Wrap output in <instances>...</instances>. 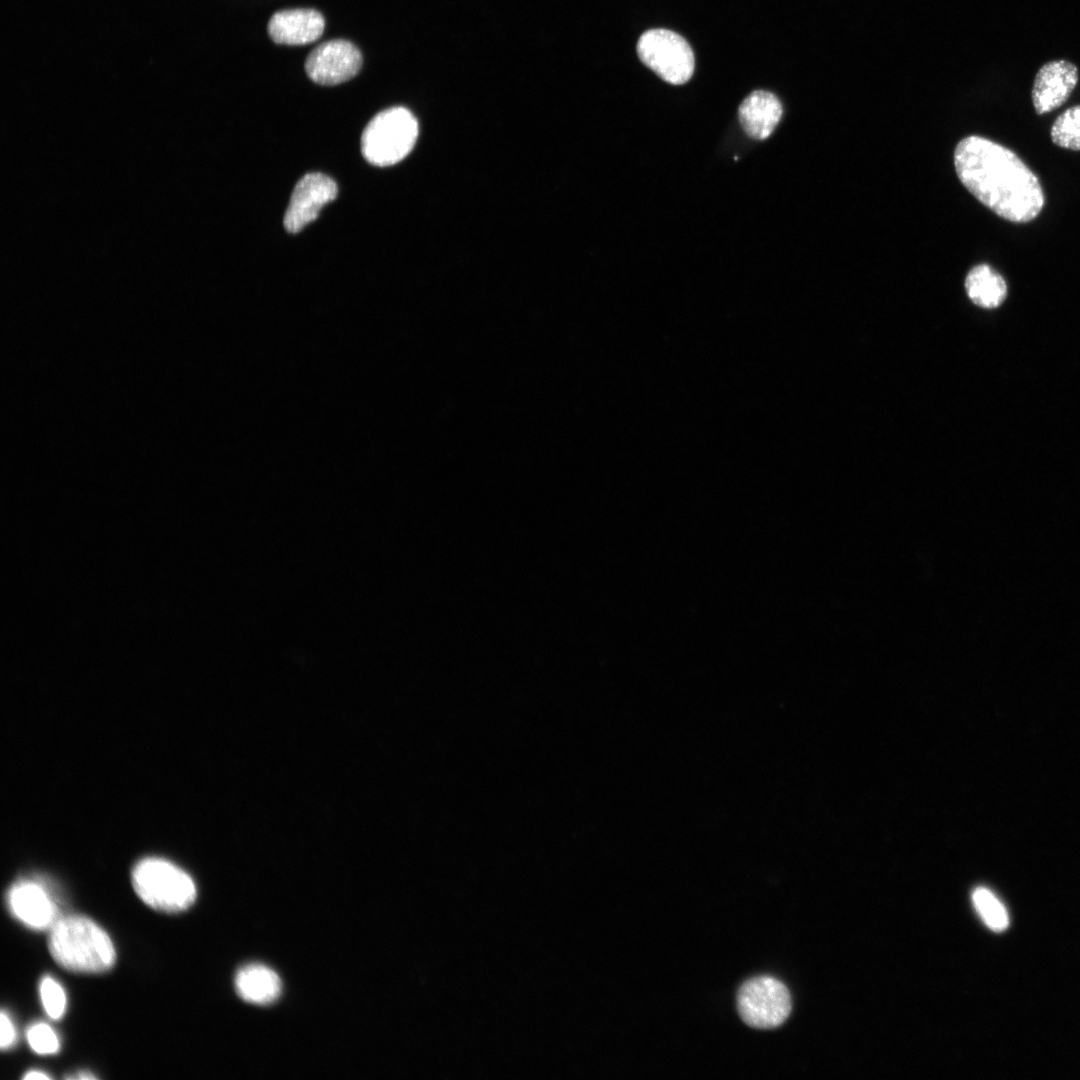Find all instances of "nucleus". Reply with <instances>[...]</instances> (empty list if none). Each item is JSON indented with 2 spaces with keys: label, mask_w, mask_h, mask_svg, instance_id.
Here are the masks:
<instances>
[{
  "label": "nucleus",
  "mask_w": 1080,
  "mask_h": 1080,
  "mask_svg": "<svg viewBox=\"0 0 1080 1080\" xmlns=\"http://www.w3.org/2000/svg\"><path fill=\"white\" fill-rule=\"evenodd\" d=\"M75 1078H77V1079H95V1076H93V1075H90V1074H86V1073H83V1074H81V1075L79 1074V1075H78L77 1077H75Z\"/></svg>",
  "instance_id": "21"
},
{
  "label": "nucleus",
  "mask_w": 1080,
  "mask_h": 1080,
  "mask_svg": "<svg viewBox=\"0 0 1080 1080\" xmlns=\"http://www.w3.org/2000/svg\"><path fill=\"white\" fill-rule=\"evenodd\" d=\"M636 50L640 61L667 83L684 84L694 73L693 50L687 40L674 31L647 30L640 36Z\"/></svg>",
  "instance_id": "5"
},
{
  "label": "nucleus",
  "mask_w": 1080,
  "mask_h": 1080,
  "mask_svg": "<svg viewBox=\"0 0 1080 1080\" xmlns=\"http://www.w3.org/2000/svg\"><path fill=\"white\" fill-rule=\"evenodd\" d=\"M965 289L970 300L983 308H996L1007 296L1004 278L987 264L973 267L965 279Z\"/></svg>",
  "instance_id": "14"
},
{
  "label": "nucleus",
  "mask_w": 1080,
  "mask_h": 1080,
  "mask_svg": "<svg viewBox=\"0 0 1080 1080\" xmlns=\"http://www.w3.org/2000/svg\"><path fill=\"white\" fill-rule=\"evenodd\" d=\"M324 28L323 15L311 8L277 11L270 17L267 25L271 40L284 45L312 43L322 36Z\"/></svg>",
  "instance_id": "10"
},
{
  "label": "nucleus",
  "mask_w": 1080,
  "mask_h": 1080,
  "mask_svg": "<svg viewBox=\"0 0 1080 1080\" xmlns=\"http://www.w3.org/2000/svg\"><path fill=\"white\" fill-rule=\"evenodd\" d=\"M1 1038L0 1045L2 1049L9 1048L15 1041V1029L14 1026L4 1011L1 1012Z\"/></svg>",
  "instance_id": "19"
},
{
  "label": "nucleus",
  "mask_w": 1080,
  "mask_h": 1080,
  "mask_svg": "<svg viewBox=\"0 0 1080 1080\" xmlns=\"http://www.w3.org/2000/svg\"><path fill=\"white\" fill-rule=\"evenodd\" d=\"M1051 139L1059 147L1080 150V105L1072 106L1061 113L1051 128Z\"/></svg>",
  "instance_id": "16"
},
{
  "label": "nucleus",
  "mask_w": 1080,
  "mask_h": 1080,
  "mask_svg": "<svg viewBox=\"0 0 1080 1080\" xmlns=\"http://www.w3.org/2000/svg\"><path fill=\"white\" fill-rule=\"evenodd\" d=\"M8 905L18 920L33 929L51 928L58 919L48 892L36 882L15 884L8 893Z\"/></svg>",
  "instance_id": "11"
},
{
  "label": "nucleus",
  "mask_w": 1080,
  "mask_h": 1080,
  "mask_svg": "<svg viewBox=\"0 0 1080 1080\" xmlns=\"http://www.w3.org/2000/svg\"><path fill=\"white\" fill-rule=\"evenodd\" d=\"M1078 78V68L1070 61L1059 59L1043 64L1035 76L1031 92L1036 113H1048L1064 104L1076 87Z\"/></svg>",
  "instance_id": "9"
},
{
  "label": "nucleus",
  "mask_w": 1080,
  "mask_h": 1080,
  "mask_svg": "<svg viewBox=\"0 0 1080 1080\" xmlns=\"http://www.w3.org/2000/svg\"><path fill=\"white\" fill-rule=\"evenodd\" d=\"M30 1047L38 1054H53L59 1050V1040L53 1029L45 1023H36L27 1030Z\"/></svg>",
  "instance_id": "18"
},
{
  "label": "nucleus",
  "mask_w": 1080,
  "mask_h": 1080,
  "mask_svg": "<svg viewBox=\"0 0 1080 1080\" xmlns=\"http://www.w3.org/2000/svg\"><path fill=\"white\" fill-rule=\"evenodd\" d=\"M40 996L46 1013L53 1019H59L66 1009V995L60 984L51 977H45L40 984Z\"/></svg>",
  "instance_id": "17"
},
{
  "label": "nucleus",
  "mask_w": 1080,
  "mask_h": 1080,
  "mask_svg": "<svg viewBox=\"0 0 1080 1080\" xmlns=\"http://www.w3.org/2000/svg\"><path fill=\"white\" fill-rule=\"evenodd\" d=\"M23 1078L24 1079H30V1080H33V1079H50V1077L47 1074H45L43 1072H39V1071H30L26 1075H24Z\"/></svg>",
  "instance_id": "20"
},
{
  "label": "nucleus",
  "mask_w": 1080,
  "mask_h": 1080,
  "mask_svg": "<svg viewBox=\"0 0 1080 1080\" xmlns=\"http://www.w3.org/2000/svg\"><path fill=\"white\" fill-rule=\"evenodd\" d=\"M738 1012L742 1020L756 1029L780 1026L791 1012V996L787 987L770 976L746 981L737 995Z\"/></svg>",
  "instance_id": "6"
},
{
  "label": "nucleus",
  "mask_w": 1080,
  "mask_h": 1080,
  "mask_svg": "<svg viewBox=\"0 0 1080 1080\" xmlns=\"http://www.w3.org/2000/svg\"><path fill=\"white\" fill-rule=\"evenodd\" d=\"M418 123L404 107L379 112L366 125L361 136V151L367 162L385 167L405 158L414 147Z\"/></svg>",
  "instance_id": "4"
},
{
  "label": "nucleus",
  "mask_w": 1080,
  "mask_h": 1080,
  "mask_svg": "<svg viewBox=\"0 0 1080 1080\" xmlns=\"http://www.w3.org/2000/svg\"><path fill=\"white\" fill-rule=\"evenodd\" d=\"M363 58L358 47L344 39H333L315 47L305 60V71L315 83L338 85L358 74Z\"/></svg>",
  "instance_id": "7"
},
{
  "label": "nucleus",
  "mask_w": 1080,
  "mask_h": 1080,
  "mask_svg": "<svg viewBox=\"0 0 1080 1080\" xmlns=\"http://www.w3.org/2000/svg\"><path fill=\"white\" fill-rule=\"evenodd\" d=\"M281 980L270 968L250 964L241 968L235 977V988L245 1001L258 1005L274 1002L281 993Z\"/></svg>",
  "instance_id": "13"
},
{
  "label": "nucleus",
  "mask_w": 1080,
  "mask_h": 1080,
  "mask_svg": "<svg viewBox=\"0 0 1080 1080\" xmlns=\"http://www.w3.org/2000/svg\"><path fill=\"white\" fill-rule=\"evenodd\" d=\"M337 184L322 173H308L295 185L284 215L285 229L298 233L314 221L321 209L337 196Z\"/></svg>",
  "instance_id": "8"
},
{
  "label": "nucleus",
  "mask_w": 1080,
  "mask_h": 1080,
  "mask_svg": "<svg viewBox=\"0 0 1080 1080\" xmlns=\"http://www.w3.org/2000/svg\"><path fill=\"white\" fill-rule=\"evenodd\" d=\"M972 902L988 928L995 932H1002L1008 927L1007 910L992 891L985 887L976 888L972 893Z\"/></svg>",
  "instance_id": "15"
},
{
  "label": "nucleus",
  "mask_w": 1080,
  "mask_h": 1080,
  "mask_svg": "<svg viewBox=\"0 0 1080 1080\" xmlns=\"http://www.w3.org/2000/svg\"><path fill=\"white\" fill-rule=\"evenodd\" d=\"M954 165L967 190L1008 221L1029 222L1044 206L1037 176L1013 151L998 143L968 136L955 149Z\"/></svg>",
  "instance_id": "1"
},
{
  "label": "nucleus",
  "mask_w": 1080,
  "mask_h": 1080,
  "mask_svg": "<svg viewBox=\"0 0 1080 1080\" xmlns=\"http://www.w3.org/2000/svg\"><path fill=\"white\" fill-rule=\"evenodd\" d=\"M783 114L778 97L766 90L751 92L740 104L738 115L745 133L757 140L766 139L776 128Z\"/></svg>",
  "instance_id": "12"
},
{
  "label": "nucleus",
  "mask_w": 1080,
  "mask_h": 1080,
  "mask_svg": "<svg viewBox=\"0 0 1080 1080\" xmlns=\"http://www.w3.org/2000/svg\"><path fill=\"white\" fill-rule=\"evenodd\" d=\"M48 947L53 959L73 972H104L116 959L108 934L91 919L80 915L58 918L50 928Z\"/></svg>",
  "instance_id": "2"
},
{
  "label": "nucleus",
  "mask_w": 1080,
  "mask_h": 1080,
  "mask_svg": "<svg viewBox=\"0 0 1080 1080\" xmlns=\"http://www.w3.org/2000/svg\"><path fill=\"white\" fill-rule=\"evenodd\" d=\"M135 892L151 908L176 913L189 908L196 898L192 878L174 864L159 858H146L132 871Z\"/></svg>",
  "instance_id": "3"
}]
</instances>
